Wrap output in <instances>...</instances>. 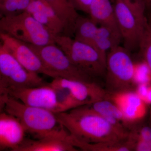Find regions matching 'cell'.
<instances>
[{
    "instance_id": "obj_29",
    "label": "cell",
    "mask_w": 151,
    "mask_h": 151,
    "mask_svg": "<svg viewBox=\"0 0 151 151\" xmlns=\"http://www.w3.org/2000/svg\"><path fill=\"white\" fill-rule=\"evenodd\" d=\"M145 103L148 105H151V83L149 84Z\"/></svg>"
},
{
    "instance_id": "obj_9",
    "label": "cell",
    "mask_w": 151,
    "mask_h": 151,
    "mask_svg": "<svg viewBox=\"0 0 151 151\" xmlns=\"http://www.w3.org/2000/svg\"><path fill=\"white\" fill-rule=\"evenodd\" d=\"M48 84L39 74L28 71L2 43L0 45V90L32 87Z\"/></svg>"
},
{
    "instance_id": "obj_31",
    "label": "cell",
    "mask_w": 151,
    "mask_h": 151,
    "mask_svg": "<svg viewBox=\"0 0 151 151\" xmlns=\"http://www.w3.org/2000/svg\"></svg>"
},
{
    "instance_id": "obj_18",
    "label": "cell",
    "mask_w": 151,
    "mask_h": 151,
    "mask_svg": "<svg viewBox=\"0 0 151 151\" xmlns=\"http://www.w3.org/2000/svg\"><path fill=\"white\" fill-rule=\"evenodd\" d=\"M64 24L65 35H73L74 26L79 15L71 0H46Z\"/></svg>"
},
{
    "instance_id": "obj_12",
    "label": "cell",
    "mask_w": 151,
    "mask_h": 151,
    "mask_svg": "<svg viewBox=\"0 0 151 151\" xmlns=\"http://www.w3.org/2000/svg\"><path fill=\"white\" fill-rule=\"evenodd\" d=\"M105 99L111 100L124 114L127 124L135 123L145 117L148 105L132 90L107 91Z\"/></svg>"
},
{
    "instance_id": "obj_30",
    "label": "cell",
    "mask_w": 151,
    "mask_h": 151,
    "mask_svg": "<svg viewBox=\"0 0 151 151\" xmlns=\"http://www.w3.org/2000/svg\"><path fill=\"white\" fill-rule=\"evenodd\" d=\"M146 6L151 7V0H145Z\"/></svg>"
},
{
    "instance_id": "obj_20",
    "label": "cell",
    "mask_w": 151,
    "mask_h": 151,
    "mask_svg": "<svg viewBox=\"0 0 151 151\" xmlns=\"http://www.w3.org/2000/svg\"><path fill=\"white\" fill-rule=\"evenodd\" d=\"M99 26L90 17L79 15L74 26L73 35L74 38L92 45Z\"/></svg>"
},
{
    "instance_id": "obj_14",
    "label": "cell",
    "mask_w": 151,
    "mask_h": 151,
    "mask_svg": "<svg viewBox=\"0 0 151 151\" xmlns=\"http://www.w3.org/2000/svg\"><path fill=\"white\" fill-rule=\"evenodd\" d=\"M26 11L54 35L65 34L64 24L46 0H32Z\"/></svg>"
},
{
    "instance_id": "obj_3",
    "label": "cell",
    "mask_w": 151,
    "mask_h": 151,
    "mask_svg": "<svg viewBox=\"0 0 151 151\" xmlns=\"http://www.w3.org/2000/svg\"><path fill=\"white\" fill-rule=\"evenodd\" d=\"M26 105L42 108L54 113L65 112L76 107V103L65 90L54 88L50 83L32 87H10L0 90Z\"/></svg>"
},
{
    "instance_id": "obj_5",
    "label": "cell",
    "mask_w": 151,
    "mask_h": 151,
    "mask_svg": "<svg viewBox=\"0 0 151 151\" xmlns=\"http://www.w3.org/2000/svg\"><path fill=\"white\" fill-rule=\"evenodd\" d=\"M55 41L72 63L90 77L105 74L106 59L94 46L65 35H55Z\"/></svg>"
},
{
    "instance_id": "obj_8",
    "label": "cell",
    "mask_w": 151,
    "mask_h": 151,
    "mask_svg": "<svg viewBox=\"0 0 151 151\" xmlns=\"http://www.w3.org/2000/svg\"><path fill=\"white\" fill-rule=\"evenodd\" d=\"M27 44V43H26ZM28 45L39 57L44 65L57 77L92 82L93 78L76 66L55 43L43 46Z\"/></svg>"
},
{
    "instance_id": "obj_22",
    "label": "cell",
    "mask_w": 151,
    "mask_h": 151,
    "mask_svg": "<svg viewBox=\"0 0 151 151\" xmlns=\"http://www.w3.org/2000/svg\"><path fill=\"white\" fill-rule=\"evenodd\" d=\"M32 1L0 0L1 17L15 15L25 12Z\"/></svg>"
},
{
    "instance_id": "obj_27",
    "label": "cell",
    "mask_w": 151,
    "mask_h": 151,
    "mask_svg": "<svg viewBox=\"0 0 151 151\" xmlns=\"http://www.w3.org/2000/svg\"><path fill=\"white\" fill-rule=\"evenodd\" d=\"M149 84H141L136 86L135 92L139 97L145 102Z\"/></svg>"
},
{
    "instance_id": "obj_7",
    "label": "cell",
    "mask_w": 151,
    "mask_h": 151,
    "mask_svg": "<svg viewBox=\"0 0 151 151\" xmlns=\"http://www.w3.org/2000/svg\"><path fill=\"white\" fill-rule=\"evenodd\" d=\"M135 62L130 51L119 46L108 53L106 59V84L109 91L132 90L134 83Z\"/></svg>"
},
{
    "instance_id": "obj_1",
    "label": "cell",
    "mask_w": 151,
    "mask_h": 151,
    "mask_svg": "<svg viewBox=\"0 0 151 151\" xmlns=\"http://www.w3.org/2000/svg\"><path fill=\"white\" fill-rule=\"evenodd\" d=\"M56 115L71 137L84 142H120L127 140L129 134L113 127L89 105Z\"/></svg>"
},
{
    "instance_id": "obj_13",
    "label": "cell",
    "mask_w": 151,
    "mask_h": 151,
    "mask_svg": "<svg viewBox=\"0 0 151 151\" xmlns=\"http://www.w3.org/2000/svg\"><path fill=\"white\" fill-rule=\"evenodd\" d=\"M26 130L14 116L1 111L0 150L10 149L15 151L25 140Z\"/></svg>"
},
{
    "instance_id": "obj_26",
    "label": "cell",
    "mask_w": 151,
    "mask_h": 151,
    "mask_svg": "<svg viewBox=\"0 0 151 151\" xmlns=\"http://www.w3.org/2000/svg\"><path fill=\"white\" fill-rule=\"evenodd\" d=\"M75 8L89 14V7L92 0H71Z\"/></svg>"
},
{
    "instance_id": "obj_15",
    "label": "cell",
    "mask_w": 151,
    "mask_h": 151,
    "mask_svg": "<svg viewBox=\"0 0 151 151\" xmlns=\"http://www.w3.org/2000/svg\"><path fill=\"white\" fill-rule=\"evenodd\" d=\"M69 134L46 137L35 140L25 139L15 151H78L77 148L68 140Z\"/></svg>"
},
{
    "instance_id": "obj_11",
    "label": "cell",
    "mask_w": 151,
    "mask_h": 151,
    "mask_svg": "<svg viewBox=\"0 0 151 151\" xmlns=\"http://www.w3.org/2000/svg\"><path fill=\"white\" fill-rule=\"evenodd\" d=\"M1 43L26 70L31 73L43 74L53 78L56 75L49 70L40 58L27 44L0 32Z\"/></svg>"
},
{
    "instance_id": "obj_21",
    "label": "cell",
    "mask_w": 151,
    "mask_h": 151,
    "mask_svg": "<svg viewBox=\"0 0 151 151\" xmlns=\"http://www.w3.org/2000/svg\"><path fill=\"white\" fill-rule=\"evenodd\" d=\"M89 105L93 110L103 117L114 118L122 122L124 125L127 124L122 111L111 100L104 99Z\"/></svg>"
},
{
    "instance_id": "obj_25",
    "label": "cell",
    "mask_w": 151,
    "mask_h": 151,
    "mask_svg": "<svg viewBox=\"0 0 151 151\" xmlns=\"http://www.w3.org/2000/svg\"><path fill=\"white\" fill-rule=\"evenodd\" d=\"M135 132L138 137L151 146V128L147 127H142L138 132Z\"/></svg>"
},
{
    "instance_id": "obj_10",
    "label": "cell",
    "mask_w": 151,
    "mask_h": 151,
    "mask_svg": "<svg viewBox=\"0 0 151 151\" xmlns=\"http://www.w3.org/2000/svg\"><path fill=\"white\" fill-rule=\"evenodd\" d=\"M56 89L67 91L69 95L83 105L105 99L107 91L94 81L87 82L57 77L50 83Z\"/></svg>"
},
{
    "instance_id": "obj_4",
    "label": "cell",
    "mask_w": 151,
    "mask_h": 151,
    "mask_svg": "<svg viewBox=\"0 0 151 151\" xmlns=\"http://www.w3.org/2000/svg\"><path fill=\"white\" fill-rule=\"evenodd\" d=\"M0 32L37 46L55 43V35L26 11L15 15L1 17Z\"/></svg>"
},
{
    "instance_id": "obj_6",
    "label": "cell",
    "mask_w": 151,
    "mask_h": 151,
    "mask_svg": "<svg viewBox=\"0 0 151 151\" xmlns=\"http://www.w3.org/2000/svg\"><path fill=\"white\" fill-rule=\"evenodd\" d=\"M145 8L131 5L124 0H115L117 25L124 47L130 52L138 49L141 38L148 22L145 15Z\"/></svg>"
},
{
    "instance_id": "obj_19",
    "label": "cell",
    "mask_w": 151,
    "mask_h": 151,
    "mask_svg": "<svg viewBox=\"0 0 151 151\" xmlns=\"http://www.w3.org/2000/svg\"><path fill=\"white\" fill-rule=\"evenodd\" d=\"M68 142L77 148L86 151H129L133 150L132 143L127 140L120 142L88 143L77 140L70 134Z\"/></svg>"
},
{
    "instance_id": "obj_24",
    "label": "cell",
    "mask_w": 151,
    "mask_h": 151,
    "mask_svg": "<svg viewBox=\"0 0 151 151\" xmlns=\"http://www.w3.org/2000/svg\"><path fill=\"white\" fill-rule=\"evenodd\" d=\"M134 83L136 86L151 83V69L144 60L135 63Z\"/></svg>"
},
{
    "instance_id": "obj_2",
    "label": "cell",
    "mask_w": 151,
    "mask_h": 151,
    "mask_svg": "<svg viewBox=\"0 0 151 151\" xmlns=\"http://www.w3.org/2000/svg\"><path fill=\"white\" fill-rule=\"evenodd\" d=\"M0 96L1 111L12 115L22 124L26 133L36 139L69 134L60 123L56 113L26 105L6 93Z\"/></svg>"
},
{
    "instance_id": "obj_17",
    "label": "cell",
    "mask_w": 151,
    "mask_h": 151,
    "mask_svg": "<svg viewBox=\"0 0 151 151\" xmlns=\"http://www.w3.org/2000/svg\"><path fill=\"white\" fill-rule=\"evenodd\" d=\"M88 14L99 25L108 26L119 29L114 4H112L111 0H92Z\"/></svg>"
},
{
    "instance_id": "obj_16",
    "label": "cell",
    "mask_w": 151,
    "mask_h": 151,
    "mask_svg": "<svg viewBox=\"0 0 151 151\" xmlns=\"http://www.w3.org/2000/svg\"><path fill=\"white\" fill-rule=\"evenodd\" d=\"M122 41V35L118 29L99 25L92 45L107 59L108 53L113 49L120 46Z\"/></svg>"
},
{
    "instance_id": "obj_23",
    "label": "cell",
    "mask_w": 151,
    "mask_h": 151,
    "mask_svg": "<svg viewBox=\"0 0 151 151\" xmlns=\"http://www.w3.org/2000/svg\"><path fill=\"white\" fill-rule=\"evenodd\" d=\"M138 49L143 60L151 69V22H148L140 40Z\"/></svg>"
},
{
    "instance_id": "obj_28",
    "label": "cell",
    "mask_w": 151,
    "mask_h": 151,
    "mask_svg": "<svg viewBox=\"0 0 151 151\" xmlns=\"http://www.w3.org/2000/svg\"><path fill=\"white\" fill-rule=\"evenodd\" d=\"M126 2L131 5L136 6L146 7L145 0H124Z\"/></svg>"
}]
</instances>
